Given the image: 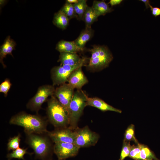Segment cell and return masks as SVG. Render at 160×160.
<instances>
[{
	"instance_id": "1",
	"label": "cell",
	"mask_w": 160,
	"mask_h": 160,
	"mask_svg": "<svg viewBox=\"0 0 160 160\" xmlns=\"http://www.w3.org/2000/svg\"><path fill=\"white\" fill-rule=\"evenodd\" d=\"M48 120L37 115H32L24 112L12 116L9 123L24 128L25 133H46L48 131Z\"/></svg>"
},
{
	"instance_id": "2",
	"label": "cell",
	"mask_w": 160,
	"mask_h": 160,
	"mask_svg": "<svg viewBox=\"0 0 160 160\" xmlns=\"http://www.w3.org/2000/svg\"><path fill=\"white\" fill-rule=\"evenodd\" d=\"M25 142L33 150L35 158L41 160H51L53 146L46 133H25Z\"/></svg>"
},
{
	"instance_id": "3",
	"label": "cell",
	"mask_w": 160,
	"mask_h": 160,
	"mask_svg": "<svg viewBox=\"0 0 160 160\" xmlns=\"http://www.w3.org/2000/svg\"><path fill=\"white\" fill-rule=\"evenodd\" d=\"M47 120L56 128L68 127L69 120L67 111L53 95L47 100Z\"/></svg>"
},
{
	"instance_id": "4",
	"label": "cell",
	"mask_w": 160,
	"mask_h": 160,
	"mask_svg": "<svg viewBox=\"0 0 160 160\" xmlns=\"http://www.w3.org/2000/svg\"><path fill=\"white\" fill-rule=\"evenodd\" d=\"M91 55L86 67L90 70H101L108 66L113 57L108 48L104 46L94 45L89 50Z\"/></svg>"
},
{
	"instance_id": "5",
	"label": "cell",
	"mask_w": 160,
	"mask_h": 160,
	"mask_svg": "<svg viewBox=\"0 0 160 160\" xmlns=\"http://www.w3.org/2000/svg\"><path fill=\"white\" fill-rule=\"evenodd\" d=\"M86 95L81 89L74 92L70 103L68 114L69 124L68 127L73 130L77 127V124L84 109L87 106Z\"/></svg>"
},
{
	"instance_id": "6",
	"label": "cell",
	"mask_w": 160,
	"mask_h": 160,
	"mask_svg": "<svg viewBox=\"0 0 160 160\" xmlns=\"http://www.w3.org/2000/svg\"><path fill=\"white\" fill-rule=\"evenodd\" d=\"M86 59L87 58L83 57L80 63L74 65H60L53 67L51 70V78L53 85H61L68 81L71 73L76 69L84 65Z\"/></svg>"
},
{
	"instance_id": "7",
	"label": "cell",
	"mask_w": 160,
	"mask_h": 160,
	"mask_svg": "<svg viewBox=\"0 0 160 160\" xmlns=\"http://www.w3.org/2000/svg\"><path fill=\"white\" fill-rule=\"evenodd\" d=\"M55 90L54 86L51 85H45L39 87L36 94L27 103V108L38 113L48 97L54 95Z\"/></svg>"
},
{
	"instance_id": "8",
	"label": "cell",
	"mask_w": 160,
	"mask_h": 160,
	"mask_svg": "<svg viewBox=\"0 0 160 160\" xmlns=\"http://www.w3.org/2000/svg\"><path fill=\"white\" fill-rule=\"evenodd\" d=\"M76 135L74 144L79 148L95 145L97 143L99 135L91 131L87 126L75 130Z\"/></svg>"
},
{
	"instance_id": "9",
	"label": "cell",
	"mask_w": 160,
	"mask_h": 160,
	"mask_svg": "<svg viewBox=\"0 0 160 160\" xmlns=\"http://www.w3.org/2000/svg\"><path fill=\"white\" fill-rule=\"evenodd\" d=\"M47 134L52 142L68 143H74L76 133L68 127L56 128L51 131H48Z\"/></svg>"
},
{
	"instance_id": "10",
	"label": "cell",
	"mask_w": 160,
	"mask_h": 160,
	"mask_svg": "<svg viewBox=\"0 0 160 160\" xmlns=\"http://www.w3.org/2000/svg\"><path fill=\"white\" fill-rule=\"evenodd\" d=\"M80 148L73 143H55L53 146V152L58 160H64L76 156Z\"/></svg>"
},
{
	"instance_id": "11",
	"label": "cell",
	"mask_w": 160,
	"mask_h": 160,
	"mask_svg": "<svg viewBox=\"0 0 160 160\" xmlns=\"http://www.w3.org/2000/svg\"><path fill=\"white\" fill-rule=\"evenodd\" d=\"M74 89L68 83H65L61 85L55 90V96L68 113L69 106L74 95Z\"/></svg>"
},
{
	"instance_id": "12",
	"label": "cell",
	"mask_w": 160,
	"mask_h": 160,
	"mask_svg": "<svg viewBox=\"0 0 160 160\" xmlns=\"http://www.w3.org/2000/svg\"><path fill=\"white\" fill-rule=\"evenodd\" d=\"M81 68L79 67L74 70L68 79V84L74 89H81L82 87L88 82Z\"/></svg>"
},
{
	"instance_id": "13",
	"label": "cell",
	"mask_w": 160,
	"mask_h": 160,
	"mask_svg": "<svg viewBox=\"0 0 160 160\" xmlns=\"http://www.w3.org/2000/svg\"><path fill=\"white\" fill-rule=\"evenodd\" d=\"M87 106L95 107L102 111H113L121 113V110L109 105L102 99L97 97H90L86 95Z\"/></svg>"
},
{
	"instance_id": "14",
	"label": "cell",
	"mask_w": 160,
	"mask_h": 160,
	"mask_svg": "<svg viewBox=\"0 0 160 160\" xmlns=\"http://www.w3.org/2000/svg\"><path fill=\"white\" fill-rule=\"evenodd\" d=\"M16 43L9 36H8L4 40L3 44L1 46L0 49V62L4 67H6L3 62V59L7 55L13 56L12 51L15 49Z\"/></svg>"
},
{
	"instance_id": "15",
	"label": "cell",
	"mask_w": 160,
	"mask_h": 160,
	"mask_svg": "<svg viewBox=\"0 0 160 160\" xmlns=\"http://www.w3.org/2000/svg\"><path fill=\"white\" fill-rule=\"evenodd\" d=\"M83 58H81L77 53L63 52L60 53L58 62L61 65H75L80 63Z\"/></svg>"
},
{
	"instance_id": "16",
	"label": "cell",
	"mask_w": 160,
	"mask_h": 160,
	"mask_svg": "<svg viewBox=\"0 0 160 160\" xmlns=\"http://www.w3.org/2000/svg\"><path fill=\"white\" fill-rule=\"evenodd\" d=\"M56 49L60 53L63 52L77 53L83 51L79 47L74 41L61 40L57 44Z\"/></svg>"
},
{
	"instance_id": "17",
	"label": "cell",
	"mask_w": 160,
	"mask_h": 160,
	"mask_svg": "<svg viewBox=\"0 0 160 160\" xmlns=\"http://www.w3.org/2000/svg\"><path fill=\"white\" fill-rule=\"evenodd\" d=\"M94 34V31L91 27H86L74 41L79 47L84 50L86 43L91 39Z\"/></svg>"
},
{
	"instance_id": "18",
	"label": "cell",
	"mask_w": 160,
	"mask_h": 160,
	"mask_svg": "<svg viewBox=\"0 0 160 160\" xmlns=\"http://www.w3.org/2000/svg\"><path fill=\"white\" fill-rule=\"evenodd\" d=\"M69 20L65 13L60 10L54 14L53 23L58 28L64 30L68 25Z\"/></svg>"
},
{
	"instance_id": "19",
	"label": "cell",
	"mask_w": 160,
	"mask_h": 160,
	"mask_svg": "<svg viewBox=\"0 0 160 160\" xmlns=\"http://www.w3.org/2000/svg\"><path fill=\"white\" fill-rule=\"evenodd\" d=\"M95 12L99 17L104 15L106 14L111 12L113 9L110 7L108 4L104 1H94L92 6Z\"/></svg>"
},
{
	"instance_id": "20",
	"label": "cell",
	"mask_w": 160,
	"mask_h": 160,
	"mask_svg": "<svg viewBox=\"0 0 160 160\" xmlns=\"http://www.w3.org/2000/svg\"><path fill=\"white\" fill-rule=\"evenodd\" d=\"M98 17L92 7L88 6L84 15L83 20L85 22L86 27H91V25L97 20Z\"/></svg>"
},
{
	"instance_id": "21",
	"label": "cell",
	"mask_w": 160,
	"mask_h": 160,
	"mask_svg": "<svg viewBox=\"0 0 160 160\" xmlns=\"http://www.w3.org/2000/svg\"><path fill=\"white\" fill-rule=\"evenodd\" d=\"M27 148H19L16 149L12 151L11 153H8L6 156L8 160H11L13 159H17L19 160H25L24 156L26 154L30 155L33 153H30L27 151Z\"/></svg>"
},
{
	"instance_id": "22",
	"label": "cell",
	"mask_w": 160,
	"mask_h": 160,
	"mask_svg": "<svg viewBox=\"0 0 160 160\" xmlns=\"http://www.w3.org/2000/svg\"><path fill=\"white\" fill-rule=\"evenodd\" d=\"M75 12L78 18V20H83L84 15L88 6L87 0H79L77 3L73 4Z\"/></svg>"
},
{
	"instance_id": "23",
	"label": "cell",
	"mask_w": 160,
	"mask_h": 160,
	"mask_svg": "<svg viewBox=\"0 0 160 160\" xmlns=\"http://www.w3.org/2000/svg\"><path fill=\"white\" fill-rule=\"evenodd\" d=\"M140 160H159L149 148L142 145L140 153Z\"/></svg>"
},
{
	"instance_id": "24",
	"label": "cell",
	"mask_w": 160,
	"mask_h": 160,
	"mask_svg": "<svg viewBox=\"0 0 160 160\" xmlns=\"http://www.w3.org/2000/svg\"><path fill=\"white\" fill-rule=\"evenodd\" d=\"M21 135L19 133L17 135L10 137L7 144V149L8 151H13L20 148L21 140Z\"/></svg>"
},
{
	"instance_id": "25",
	"label": "cell",
	"mask_w": 160,
	"mask_h": 160,
	"mask_svg": "<svg viewBox=\"0 0 160 160\" xmlns=\"http://www.w3.org/2000/svg\"><path fill=\"white\" fill-rule=\"evenodd\" d=\"M60 10L70 19L74 18L78 19V17L75 11L73 4L66 2Z\"/></svg>"
},
{
	"instance_id": "26",
	"label": "cell",
	"mask_w": 160,
	"mask_h": 160,
	"mask_svg": "<svg viewBox=\"0 0 160 160\" xmlns=\"http://www.w3.org/2000/svg\"><path fill=\"white\" fill-rule=\"evenodd\" d=\"M134 126L132 124L130 125L125 131L124 141L129 142L133 140L137 143V140L135 136Z\"/></svg>"
},
{
	"instance_id": "27",
	"label": "cell",
	"mask_w": 160,
	"mask_h": 160,
	"mask_svg": "<svg viewBox=\"0 0 160 160\" xmlns=\"http://www.w3.org/2000/svg\"><path fill=\"white\" fill-rule=\"evenodd\" d=\"M133 145H130L129 142L124 141L123 145L119 160H124L126 157L129 156L130 152Z\"/></svg>"
},
{
	"instance_id": "28",
	"label": "cell",
	"mask_w": 160,
	"mask_h": 160,
	"mask_svg": "<svg viewBox=\"0 0 160 160\" xmlns=\"http://www.w3.org/2000/svg\"><path fill=\"white\" fill-rule=\"evenodd\" d=\"M142 145L138 144L133 145L129 153V156L135 160H140V153Z\"/></svg>"
},
{
	"instance_id": "29",
	"label": "cell",
	"mask_w": 160,
	"mask_h": 160,
	"mask_svg": "<svg viewBox=\"0 0 160 160\" xmlns=\"http://www.w3.org/2000/svg\"><path fill=\"white\" fill-rule=\"evenodd\" d=\"M11 85V83L8 79H6L1 84L0 92L4 93L5 97L7 96Z\"/></svg>"
},
{
	"instance_id": "30",
	"label": "cell",
	"mask_w": 160,
	"mask_h": 160,
	"mask_svg": "<svg viewBox=\"0 0 160 160\" xmlns=\"http://www.w3.org/2000/svg\"><path fill=\"white\" fill-rule=\"evenodd\" d=\"M152 15L156 17L160 15V8L158 7H153L151 4L149 6Z\"/></svg>"
},
{
	"instance_id": "31",
	"label": "cell",
	"mask_w": 160,
	"mask_h": 160,
	"mask_svg": "<svg viewBox=\"0 0 160 160\" xmlns=\"http://www.w3.org/2000/svg\"><path fill=\"white\" fill-rule=\"evenodd\" d=\"M122 1V0H110L108 4L113 6L119 4Z\"/></svg>"
},
{
	"instance_id": "32",
	"label": "cell",
	"mask_w": 160,
	"mask_h": 160,
	"mask_svg": "<svg viewBox=\"0 0 160 160\" xmlns=\"http://www.w3.org/2000/svg\"><path fill=\"white\" fill-rule=\"evenodd\" d=\"M143 2L145 5L146 9H148L149 7V6L150 5V1L148 0H140Z\"/></svg>"
},
{
	"instance_id": "33",
	"label": "cell",
	"mask_w": 160,
	"mask_h": 160,
	"mask_svg": "<svg viewBox=\"0 0 160 160\" xmlns=\"http://www.w3.org/2000/svg\"><path fill=\"white\" fill-rule=\"evenodd\" d=\"M79 0H67L66 1V2L73 4L76 3L78 2Z\"/></svg>"
},
{
	"instance_id": "34",
	"label": "cell",
	"mask_w": 160,
	"mask_h": 160,
	"mask_svg": "<svg viewBox=\"0 0 160 160\" xmlns=\"http://www.w3.org/2000/svg\"></svg>"
}]
</instances>
